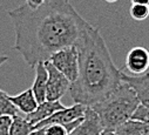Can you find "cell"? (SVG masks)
Returning a JSON list of instances; mask_svg holds the SVG:
<instances>
[{"label": "cell", "instance_id": "9a60e30c", "mask_svg": "<svg viewBox=\"0 0 149 135\" xmlns=\"http://www.w3.org/2000/svg\"><path fill=\"white\" fill-rule=\"evenodd\" d=\"M19 111L18 108L11 102L10 95L0 89V116H18Z\"/></svg>", "mask_w": 149, "mask_h": 135}, {"label": "cell", "instance_id": "7c38bea8", "mask_svg": "<svg viewBox=\"0 0 149 135\" xmlns=\"http://www.w3.org/2000/svg\"><path fill=\"white\" fill-rule=\"evenodd\" d=\"M10 100L11 102L18 108L19 112H22L24 114L28 115L31 113H33L36 107H38V101H36L34 93L32 90V88H28L26 90H24L20 94L17 95H10Z\"/></svg>", "mask_w": 149, "mask_h": 135}, {"label": "cell", "instance_id": "ffe728a7", "mask_svg": "<svg viewBox=\"0 0 149 135\" xmlns=\"http://www.w3.org/2000/svg\"><path fill=\"white\" fill-rule=\"evenodd\" d=\"M45 1L46 0H26V5L32 10H36V8H39Z\"/></svg>", "mask_w": 149, "mask_h": 135}, {"label": "cell", "instance_id": "5bb4252c", "mask_svg": "<svg viewBox=\"0 0 149 135\" xmlns=\"http://www.w3.org/2000/svg\"><path fill=\"white\" fill-rule=\"evenodd\" d=\"M33 130H34V126L31 125L26 120V118L18 115L13 118L10 135H29Z\"/></svg>", "mask_w": 149, "mask_h": 135}, {"label": "cell", "instance_id": "6da1fadb", "mask_svg": "<svg viewBox=\"0 0 149 135\" xmlns=\"http://www.w3.org/2000/svg\"><path fill=\"white\" fill-rule=\"evenodd\" d=\"M7 13L14 25V48L32 68L59 49L75 45L91 25L69 0H46L36 10L24 4Z\"/></svg>", "mask_w": 149, "mask_h": 135}, {"label": "cell", "instance_id": "ac0fdd59", "mask_svg": "<svg viewBox=\"0 0 149 135\" xmlns=\"http://www.w3.org/2000/svg\"><path fill=\"white\" fill-rule=\"evenodd\" d=\"M45 128V135H69L65 125H49Z\"/></svg>", "mask_w": 149, "mask_h": 135}, {"label": "cell", "instance_id": "8992f818", "mask_svg": "<svg viewBox=\"0 0 149 135\" xmlns=\"http://www.w3.org/2000/svg\"><path fill=\"white\" fill-rule=\"evenodd\" d=\"M85 112H86V106L80 105V104H74L70 107H65L63 109L58 111L52 116L39 122L38 125H35L34 129H39V128H42L49 125H67L72 121H75L78 119L84 118Z\"/></svg>", "mask_w": 149, "mask_h": 135}, {"label": "cell", "instance_id": "30bf717a", "mask_svg": "<svg viewBox=\"0 0 149 135\" xmlns=\"http://www.w3.org/2000/svg\"><path fill=\"white\" fill-rule=\"evenodd\" d=\"M63 108H65V106L60 102V100H58V101H48V100H46V101H44V102L39 104L38 107H36V109L33 113L26 115L25 118L31 125L35 126V125H38L39 122L46 120L47 118L52 116L58 111L63 109Z\"/></svg>", "mask_w": 149, "mask_h": 135}, {"label": "cell", "instance_id": "52a82bcc", "mask_svg": "<svg viewBox=\"0 0 149 135\" xmlns=\"http://www.w3.org/2000/svg\"><path fill=\"white\" fill-rule=\"evenodd\" d=\"M126 68L134 77L142 75L149 70V52L144 47H133L126 56Z\"/></svg>", "mask_w": 149, "mask_h": 135}, {"label": "cell", "instance_id": "4fadbf2b", "mask_svg": "<svg viewBox=\"0 0 149 135\" xmlns=\"http://www.w3.org/2000/svg\"><path fill=\"white\" fill-rule=\"evenodd\" d=\"M114 132L116 135H149V125L136 120H129Z\"/></svg>", "mask_w": 149, "mask_h": 135}, {"label": "cell", "instance_id": "e0dca14e", "mask_svg": "<svg viewBox=\"0 0 149 135\" xmlns=\"http://www.w3.org/2000/svg\"><path fill=\"white\" fill-rule=\"evenodd\" d=\"M132 120H136V121L144 122V123L149 125V107L139 105L132 116Z\"/></svg>", "mask_w": 149, "mask_h": 135}, {"label": "cell", "instance_id": "cb8c5ba5", "mask_svg": "<svg viewBox=\"0 0 149 135\" xmlns=\"http://www.w3.org/2000/svg\"><path fill=\"white\" fill-rule=\"evenodd\" d=\"M104 1H107V3H115V1H118V0H104Z\"/></svg>", "mask_w": 149, "mask_h": 135}, {"label": "cell", "instance_id": "2e32d148", "mask_svg": "<svg viewBox=\"0 0 149 135\" xmlns=\"http://www.w3.org/2000/svg\"><path fill=\"white\" fill-rule=\"evenodd\" d=\"M129 13H130V17L134 20H136V21L146 20L149 17V6L132 4L130 10H129Z\"/></svg>", "mask_w": 149, "mask_h": 135}, {"label": "cell", "instance_id": "ba28073f", "mask_svg": "<svg viewBox=\"0 0 149 135\" xmlns=\"http://www.w3.org/2000/svg\"><path fill=\"white\" fill-rule=\"evenodd\" d=\"M102 132L103 127L99 115L93 108L86 107L82 121L69 135H101Z\"/></svg>", "mask_w": 149, "mask_h": 135}, {"label": "cell", "instance_id": "8fae6325", "mask_svg": "<svg viewBox=\"0 0 149 135\" xmlns=\"http://www.w3.org/2000/svg\"><path fill=\"white\" fill-rule=\"evenodd\" d=\"M47 78H48V73L46 70L45 62H39L35 66V79L32 86V90L34 93V96L36 101H38V104L46 101Z\"/></svg>", "mask_w": 149, "mask_h": 135}, {"label": "cell", "instance_id": "9c48e42d", "mask_svg": "<svg viewBox=\"0 0 149 135\" xmlns=\"http://www.w3.org/2000/svg\"><path fill=\"white\" fill-rule=\"evenodd\" d=\"M121 79L134 89L140 105L149 107V72L139 77H130L122 72Z\"/></svg>", "mask_w": 149, "mask_h": 135}, {"label": "cell", "instance_id": "277c9868", "mask_svg": "<svg viewBox=\"0 0 149 135\" xmlns=\"http://www.w3.org/2000/svg\"><path fill=\"white\" fill-rule=\"evenodd\" d=\"M48 61L70 81V84L78 79L79 52L75 45H70L59 49L49 58Z\"/></svg>", "mask_w": 149, "mask_h": 135}, {"label": "cell", "instance_id": "3957f363", "mask_svg": "<svg viewBox=\"0 0 149 135\" xmlns=\"http://www.w3.org/2000/svg\"><path fill=\"white\" fill-rule=\"evenodd\" d=\"M140 105L134 89L125 81L104 100L92 106L99 115L103 130H115L125 122L132 120Z\"/></svg>", "mask_w": 149, "mask_h": 135}, {"label": "cell", "instance_id": "5b68a950", "mask_svg": "<svg viewBox=\"0 0 149 135\" xmlns=\"http://www.w3.org/2000/svg\"><path fill=\"white\" fill-rule=\"evenodd\" d=\"M45 66L48 73L46 100L58 101L67 93V90H69L70 81L61 72H59L49 61H45Z\"/></svg>", "mask_w": 149, "mask_h": 135}, {"label": "cell", "instance_id": "d6986e66", "mask_svg": "<svg viewBox=\"0 0 149 135\" xmlns=\"http://www.w3.org/2000/svg\"><path fill=\"white\" fill-rule=\"evenodd\" d=\"M12 121L11 116H0V135H10Z\"/></svg>", "mask_w": 149, "mask_h": 135}, {"label": "cell", "instance_id": "7a4b0ae2", "mask_svg": "<svg viewBox=\"0 0 149 135\" xmlns=\"http://www.w3.org/2000/svg\"><path fill=\"white\" fill-rule=\"evenodd\" d=\"M79 52V75L69 93L75 104L92 107L109 96L122 82L104 39L97 28L87 27L75 42Z\"/></svg>", "mask_w": 149, "mask_h": 135}, {"label": "cell", "instance_id": "7402d4cb", "mask_svg": "<svg viewBox=\"0 0 149 135\" xmlns=\"http://www.w3.org/2000/svg\"><path fill=\"white\" fill-rule=\"evenodd\" d=\"M7 60H8V56H6V55H0V66L4 65Z\"/></svg>", "mask_w": 149, "mask_h": 135}, {"label": "cell", "instance_id": "44dd1931", "mask_svg": "<svg viewBox=\"0 0 149 135\" xmlns=\"http://www.w3.org/2000/svg\"><path fill=\"white\" fill-rule=\"evenodd\" d=\"M132 4H135V5H146V6H149V0H130Z\"/></svg>", "mask_w": 149, "mask_h": 135}, {"label": "cell", "instance_id": "603a6c76", "mask_svg": "<svg viewBox=\"0 0 149 135\" xmlns=\"http://www.w3.org/2000/svg\"><path fill=\"white\" fill-rule=\"evenodd\" d=\"M101 135H116V133L114 130H103Z\"/></svg>", "mask_w": 149, "mask_h": 135}]
</instances>
